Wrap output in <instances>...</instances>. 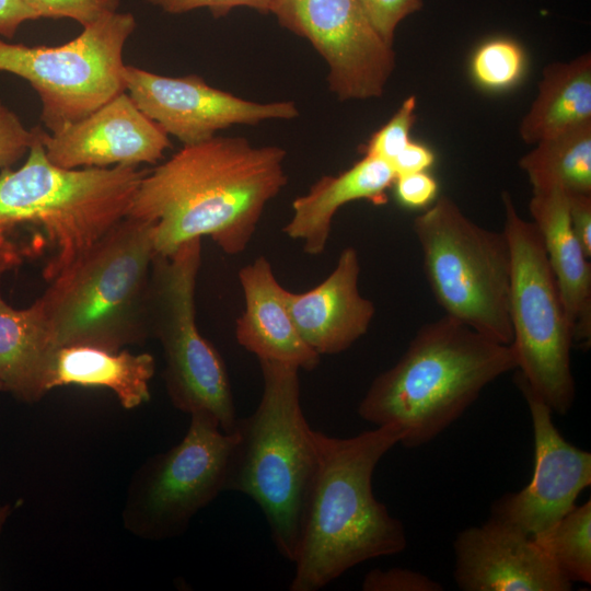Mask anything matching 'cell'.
Instances as JSON below:
<instances>
[{
    "label": "cell",
    "mask_w": 591,
    "mask_h": 591,
    "mask_svg": "<svg viewBox=\"0 0 591 591\" xmlns=\"http://www.w3.org/2000/svg\"><path fill=\"white\" fill-rule=\"evenodd\" d=\"M286 151L243 137L183 144L147 171L127 216L154 223L157 255L202 236L229 255L245 251L267 204L287 184Z\"/></svg>",
    "instance_id": "1"
},
{
    "label": "cell",
    "mask_w": 591,
    "mask_h": 591,
    "mask_svg": "<svg viewBox=\"0 0 591 591\" xmlns=\"http://www.w3.org/2000/svg\"><path fill=\"white\" fill-rule=\"evenodd\" d=\"M24 164L0 173V279L44 258L50 282L123 220L148 170L63 169L46 157L40 127Z\"/></svg>",
    "instance_id": "2"
},
{
    "label": "cell",
    "mask_w": 591,
    "mask_h": 591,
    "mask_svg": "<svg viewBox=\"0 0 591 591\" xmlns=\"http://www.w3.org/2000/svg\"><path fill=\"white\" fill-rule=\"evenodd\" d=\"M405 436L395 422L349 438L314 432L318 464L293 559L291 591H316L352 567L407 546L403 523L373 495L380 460Z\"/></svg>",
    "instance_id": "3"
},
{
    "label": "cell",
    "mask_w": 591,
    "mask_h": 591,
    "mask_svg": "<svg viewBox=\"0 0 591 591\" xmlns=\"http://www.w3.org/2000/svg\"><path fill=\"white\" fill-rule=\"evenodd\" d=\"M517 369L511 345L444 315L424 324L399 360L379 374L358 406L375 426L395 422L405 448L421 447L457 420L493 381Z\"/></svg>",
    "instance_id": "4"
},
{
    "label": "cell",
    "mask_w": 591,
    "mask_h": 591,
    "mask_svg": "<svg viewBox=\"0 0 591 591\" xmlns=\"http://www.w3.org/2000/svg\"><path fill=\"white\" fill-rule=\"evenodd\" d=\"M263 393L254 413L237 418L225 490L252 498L278 553L293 563L318 454L300 402L299 369L259 360Z\"/></svg>",
    "instance_id": "5"
},
{
    "label": "cell",
    "mask_w": 591,
    "mask_h": 591,
    "mask_svg": "<svg viewBox=\"0 0 591 591\" xmlns=\"http://www.w3.org/2000/svg\"><path fill=\"white\" fill-rule=\"evenodd\" d=\"M154 223L126 216L35 301L57 346L111 351L150 334Z\"/></svg>",
    "instance_id": "6"
},
{
    "label": "cell",
    "mask_w": 591,
    "mask_h": 591,
    "mask_svg": "<svg viewBox=\"0 0 591 591\" xmlns=\"http://www.w3.org/2000/svg\"><path fill=\"white\" fill-rule=\"evenodd\" d=\"M413 231L430 290L445 315L510 345L511 258L503 231L479 227L447 196L414 219Z\"/></svg>",
    "instance_id": "7"
},
{
    "label": "cell",
    "mask_w": 591,
    "mask_h": 591,
    "mask_svg": "<svg viewBox=\"0 0 591 591\" xmlns=\"http://www.w3.org/2000/svg\"><path fill=\"white\" fill-rule=\"evenodd\" d=\"M201 239H192L172 254L155 255L149 287V328L163 350L164 382L181 412L211 417L225 433L237 422L224 362L201 336L195 320V288L201 262Z\"/></svg>",
    "instance_id": "8"
},
{
    "label": "cell",
    "mask_w": 591,
    "mask_h": 591,
    "mask_svg": "<svg viewBox=\"0 0 591 591\" xmlns=\"http://www.w3.org/2000/svg\"><path fill=\"white\" fill-rule=\"evenodd\" d=\"M501 199L511 258L510 345L517 368L553 413L566 415L576 396L572 331L535 224L519 215L508 192Z\"/></svg>",
    "instance_id": "9"
},
{
    "label": "cell",
    "mask_w": 591,
    "mask_h": 591,
    "mask_svg": "<svg viewBox=\"0 0 591 591\" xmlns=\"http://www.w3.org/2000/svg\"><path fill=\"white\" fill-rule=\"evenodd\" d=\"M128 12L84 26L60 46H26L0 39V71L26 80L42 102L40 119L57 134L126 92L124 46L136 28Z\"/></svg>",
    "instance_id": "10"
},
{
    "label": "cell",
    "mask_w": 591,
    "mask_h": 591,
    "mask_svg": "<svg viewBox=\"0 0 591 591\" xmlns=\"http://www.w3.org/2000/svg\"><path fill=\"white\" fill-rule=\"evenodd\" d=\"M234 441L204 414L190 415L183 439L135 472L121 519L134 536L163 541L183 535L193 518L225 491Z\"/></svg>",
    "instance_id": "11"
},
{
    "label": "cell",
    "mask_w": 591,
    "mask_h": 591,
    "mask_svg": "<svg viewBox=\"0 0 591 591\" xmlns=\"http://www.w3.org/2000/svg\"><path fill=\"white\" fill-rule=\"evenodd\" d=\"M269 13L324 58L329 91L339 101L383 94L395 68V53L358 0H271Z\"/></svg>",
    "instance_id": "12"
},
{
    "label": "cell",
    "mask_w": 591,
    "mask_h": 591,
    "mask_svg": "<svg viewBox=\"0 0 591 591\" xmlns=\"http://www.w3.org/2000/svg\"><path fill=\"white\" fill-rule=\"evenodd\" d=\"M126 92L137 107L183 144L207 140L233 125L293 119L292 101L258 103L207 84L198 76L170 78L125 66Z\"/></svg>",
    "instance_id": "13"
},
{
    "label": "cell",
    "mask_w": 591,
    "mask_h": 591,
    "mask_svg": "<svg viewBox=\"0 0 591 591\" xmlns=\"http://www.w3.org/2000/svg\"><path fill=\"white\" fill-rule=\"evenodd\" d=\"M515 385L532 418L534 471L525 487L494 502L490 515L532 537L560 520L590 486L591 454L561 436L553 421L554 413L520 373Z\"/></svg>",
    "instance_id": "14"
},
{
    "label": "cell",
    "mask_w": 591,
    "mask_h": 591,
    "mask_svg": "<svg viewBox=\"0 0 591 591\" xmlns=\"http://www.w3.org/2000/svg\"><path fill=\"white\" fill-rule=\"evenodd\" d=\"M453 578L462 591H568L569 581L535 541L494 517L455 537Z\"/></svg>",
    "instance_id": "15"
},
{
    "label": "cell",
    "mask_w": 591,
    "mask_h": 591,
    "mask_svg": "<svg viewBox=\"0 0 591 591\" xmlns=\"http://www.w3.org/2000/svg\"><path fill=\"white\" fill-rule=\"evenodd\" d=\"M47 159L63 169L155 164L169 135L123 92L57 134L40 130Z\"/></svg>",
    "instance_id": "16"
},
{
    "label": "cell",
    "mask_w": 591,
    "mask_h": 591,
    "mask_svg": "<svg viewBox=\"0 0 591 591\" xmlns=\"http://www.w3.org/2000/svg\"><path fill=\"white\" fill-rule=\"evenodd\" d=\"M359 276L358 252L346 247L324 281L305 292H287L296 328L320 356L347 350L369 329L375 308L360 293Z\"/></svg>",
    "instance_id": "17"
},
{
    "label": "cell",
    "mask_w": 591,
    "mask_h": 591,
    "mask_svg": "<svg viewBox=\"0 0 591 591\" xmlns=\"http://www.w3.org/2000/svg\"><path fill=\"white\" fill-rule=\"evenodd\" d=\"M239 280L245 309L235 324L237 343L258 360L315 369L321 356L296 328L287 306L288 290L276 279L270 263L257 257L240 269Z\"/></svg>",
    "instance_id": "18"
},
{
    "label": "cell",
    "mask_w": 591,
    "mask_h": 591,
    "mask_svg": "<svg viewBox=\"0 0 591 591\" xmlns=\"http://www.w3.org/2000/svg\"><path fill=\"white\" fill-rule=\"evenodd\" d=\"M529 208L560 293L573 344L589 348L591 264L570 224L568 194L560 189L533 192Z\"/></svg>",
    "instance_id": "19"
},
{
    "label": "cell",
    "mask_w": 591,
    "mask_h": 591,
    "mask_svg": "<svg viewBox=\"0 0 591 591\" xmlns=\"http://www.w3.org/2000/svg\"><path fill=\"white\" fill-rule=\"evenodd\" d=\"M396 174L384 160L367 155L338 175H325L309 192L292 202V216L283 227L285 234L302 243L310 255L322 254L326 247L332 222L337 210L355 200L383 205L386 192Z\"/></svg>",
    "instance_id": "20"
},
{
    "label": "cell",
    "mask_w": 591,
    "mask_h": 591,
    "mask_svg": "<svg viewBox=\"0 0 591 591\" xmlns=\"http://www.w3.org/2000/svg\"><path fill=\"white\" fill-rule=\"evenodd\" d=\"M58 349L35 302L18 310L0 298V381L4 392L23 403L38 402L50 391Z\"/></svg>",
    "instance_id": "21"
},
{
    "label": "cell",
    "mask_w": 591,
    "mask_h": 591,
    "mask_svg": "<svg viewBox=\"0 0 591 591\" xmlns=\"http://www.w3.org/2000/svg\"><path fill=\"white\" fill-rule=\"evenodd\" d=\"M154 371L155 361L150 354L65 346L56 352L49 390L68 385L105 387L125 409H132L149 402V382Z\"/></svg>",
    "instance_id": "22"
},
{
    "label": "cell",
    "mask_w": 591,
    "mask_h": 591,
    "mask_svg": "<svg viewBox=\"0 0 591 591\" xmlns=\"http://www.w3.org/2000/svg\"><path fill=\"white\" fill-rule=\"evenodd\" d=\"M591 123V57L583 54L543 70L538 93L523 117L519 132L536 143Z\"/></svg>",
    "instance_id": "23"
},
{
    "label": "cell",
    "mask_w": 591,
    "mask_h": 591,
    "mask_svg": "<svg viewBox=\"0 0 591 591\" xmlns=\"http://www.w3.org/2000/svg\"><path fill=\"white\" fill-rule=\"evenodd\" d=\"M519 165L533 192L591 194V123L536 142Z\"/></svg>",
    "instance_id": "24"
},
{
    "label": "cell",
    "mask_w": 591,
    "mask_h": 591,
    "mask_svg": "<svg viewBox=\"0 0 591 591\" xmlns=\"http://www.w3.org/2000/svg\"><path fill=\"white\" fill-rule=\"evenodd\" d=\"M571 582L591 583V501L575 506L546 531L532 536Z\"/></svg>",
    "instance_id": "25"
},
{
    "label": "cell",
    "mask_w": 591,
    "mask_h": 591,
    "mask_svg": "<svg viewBox=\"0 0 591 591\" xmlns=\"http://www.w3.org/2000/svg\"><path fill=\"white\" fill-rule=\"evenodd\" d=\"M524 69V53L513 40L496 38L480 45L471 61L474 80L483 88L500 90L514 84Z\"/></svg>",
    "instance_id": "26"
},
{
    "label": "cell",
    "mask_w": 591,
    "mask_h": 591,
    "mask_svg": "<svg viewBox=\"0 0 591 591\" xmlns=\"http://www.w3.org/2000/svg\"><path fill=\"white\" fill-rule=\"evenodd\" d=\"M416 97H407L390 120L369 139L364 154L391 162L410 141L409 135L415 123Z\"/></svg>",
    "instance_id": "27"
},
{
    "label": "cell",
    "mask_w": 591,
    "mask_h": 591,
    "mask_svg": "<svg viewBox=\"0 0 591 591\" xmlns=\"http://www.w3.org/2000/svg\"><path fill=\"white\" fill-rule=\"evenodd\" d=\"M40 18L77 21L83 27L116 12L120 0H23Z\"/></svg>",
    "instance_id": "28"
},
{
    "label": "cell",
    "mask_w": 591,
    "mask_h": 591,
    "mask_svg": "<svg viewBox=\"0 0 591 591\" xmlns=\"http://www.w3.org/2000/svg\"><path fill=\"white\" fill-rule=\"evenodd\" d=\"M385 43L393 46L397 25L422 8V0H358Z\"/></svg>",
    "instance_id": "29"
},
{
    "label": "cell",
    "mask_w": 591,
    "mask_h": 591,
    "mask_svg": "<svg viewBox=\"0 0 591 591\" xmlns=\"http://www.w3.org/2000/svg\"><path fill=\"white\" fill-rule=\"evenodd\" d=\"M363 591H441V583L430 577L407 568H375L361 583Z\"/></svg>",
    "instance_id": "30"
},
{
    "label": "cell",
    "mask_w": 591,
    "mask_h": 591,
    "mask_svg": "<svg viewBox=\"0 0 591 591\" xmlns=\"http://www.w3.org/2000/svg\"><path fill=\"white\" fill-rule=\"evenodd\" d=\"M34 140V129H27L20 117L0 100V169H9L25 153Z\"/></svg>",
    "instance_id": "31"
},
{
    "label": "cell",
    "mask_w": 591,
    "mask_h": 591,
    "mask_svg": "<svg viewBox=\"0 0 591 591\" xmlns=\"http://www.w3.org/2000/svg\"><path fill=\"white\" fill-rule=\"evenodd\" d=\"M171 14L207 8L215 18L227 15L232 9L246 7L260 13H269L271 0H147Z\"/></svg>",
    "instance_id": "32"
},
{
    "label": "cell",
    "mask_w": 591,
    "mask_h": 591,
    "mask_svg": "<svg viewBox=\"0 0 591 591\" xmlns=\"http://www.w3.org/2000/svg\"><path fill=\"white\" fill-rule=\"evenodd\" d=\"M398 201L408 208H422L438 194V183L427 171L397 175L394 184Z\"/></svg>",
    "instance_id": "33"
},
{
    "label": "cell",
    "mask_w": 591,
    "mask_h": 591,
    "mask_svg": "<svg viewBox=\"0 0 591 591\" xmlns=\"http://www.w3.org/2000/svg\"><path fill=\"white\" fill-rule=\"evenodd\" d=\"M572 231L586 255L591 256V194H568Z\"/></svg>",
    "instance_id": "34"
},
{
    "label": "cell",
    "mask_w": 591,
    "mask_h": 591,
    "mask_svg": "<svg viewBox=\"0 0 591 591\" xmlns=\"http://www.w3.org/2000/svg\"><path fill=\"white\" fill-rule=\"evenodd\" d=\"M434 162L433 152L426 146L409 141L391 162L396 176L427 171Z\"/></svg>",
    "instance_id": "35"
},
{
    "label": "cell",
    "mask_w": 591,
    "mask_h": 591,
    "mask_svg": "<svg viewBox=\"0 0 591 591\" xmlns=\"http://www.w3.org/2000/svg\"><path fill=\"white\" fill-rule=\"evenodd\" d=\"M39 16L23 0H0V36L11 39L26 21Z\"/></svg>",
    "instance_id": "36"
},
{
    "label": "cell",
    "mask_w": 591,
    "mask_h": 591,
    "mask_svg": "<svg viewBox=\"0 0 591 591\" xmlns=\"http://www.w3.org/2000/svg\"><path fill=\"white\" fill-rule=\"evenodd\" d=\"M13 507L9 503L0 505V535L1 532L12 513Z\"/></svg>",
    "instance_id": "37"
},
{
    "label": "cell",
    "mask_w": 591,
    "mask_h": 591,
    "mask_svg": "<svg viewBox=\"0 0 591 591\" xmlns=\"http://www.w3.org/2000/svg\"><path fill=\"white\" fill-rule=\"evenodd\" d=\"M0 392H4V387H3V384L1 383V381H0Z\"/></svg>",
    "instance_id": "38"
}]
</instances>
